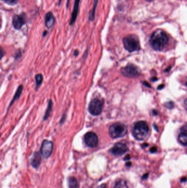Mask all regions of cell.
Here are the masks:
<instances>
[{
	"instance_id": "1",
	"label": "cell",
	"mask_w": 187,
	"mask_h": 188,
	"mask_svg": "<svg viewBox=\"0 0 187 188\" xmlns=\"http://www.w3.org/2000/svg\"><path fill=\"white\" fill-rule=\"evenodd\" d=\"M149 41L150 45L154 50L161 51L168 43V36L163 30L158 29L152 34Z\"/></svg>"
},
{
	"instance_id": "2",
	"label": "cell",
	"mask_w": 187,
	"mask_h": 188,
	"mask_svg": "<svg viewBox=\"0 0 187 188\" xmlns=\"http://www.w3.org/2000/svg\"><path fill=\"white\" fill-rule=\"evenodd\" d=\"M149 132V128L147 123L144 121H139L134 124L132 134L136 139L143 140L147 138Z\"/></svg>"
},
{
	"instance_id": "3",
	"label": "cell",
	"mask_w": 187,
	"mask_h": 188,
	"mask_svg": "<svg viewBox=\"0 0 187 188\" xmlns=\"http://www.w3.org/2000/svg\"><path fill=\"white\" fill-rule=\"evenodd\" d=\"M127 132V128L121 123L112 124L109 128V134L112 138H122L126 135Z\"/></svg>"
},
{
	"instance_id": "4",
	"label": "cell",
	"mask_w": 187,
	"mask_h": 188,
	"mask_svg": "<svg viewBox=\"0 0 187 188\" xmlns=\"http://www.w3.org/2000/svg\"><path fill=\"white\" fill-rule=\"evenodd\" d=\"M123 44L125 49L130 52L137 51L140 45L137 36L135 35H129L123 39Z\"/></svg>"
},
{
	"instance_id": "5",
	"label": "cell",
	"mask_w": 187,
	"mask_h": 188,
	"mask_svg": "<svg viewBox=\"0 0 187 188\" xmlns=\"http://www.w3.org/2000/svg\"><path fill=\"white\" fill-rule=\"evenodd\" d=\"M103 101L98 99L91 101L88 106V111L93 116H97L102 113L103 108Z\"/></svg>"
},
{
	"instance_id": "6",
	"label": "cell",
	"mask_w": 187,
	"mask_h": 188,
	"mask_svg": "<svg viewBox=\"0 0 187 188\" xmlns=\"http://www.w3.org/2000/svg\"><path fill=\"white\" fill-rule=\"evenodd\" d=\"M122 74L128 78H136L139 77L140 71L136 66L133 64H128L121 69Z\"/></svg>"
},
{
	"instance_id": "7",
	"label": "cell",
	"mask_w": 187,
	"mask_h": 188,
	"mask_svg": "<svg viewBox=\"0 0 187 188\" xmlns=\"http://www.w3.org/2000/svg\"><path fill=\"white\" fill-rule=\"evenodd\" d=\"M84 141L86 145L89 147H97L98 144V138L97 134L94 132L87 133L84 136Z\"/></svg>"
},
{
	"instance_id": "8",
	"label": "cell",
	"mask_w": 187,
	"mask_h": 188,
	"mask_svg": "<svg viewBox=\"0 0 187 188\" xmlns=\"http://www.w3.org/2000/svg\"><path fill=\"white\" fill-rule=\"evenodd\" d=\"M53 149L52 141L45 140L43 141L41 147V154L44 158H48L52 153Z\"/></svg>"
},
{
	"instance_id": "9",
	"label": "cell",
	"mask_w": 187,
	"mask_h": 188,
	"mask_svg": "<svg viewBox=\"0 0 187 188\" xmlns=\"http://www.w3.org/2000/svg\"><path fill=\"white\" fill-rule=\"evenodd\" d=\"M128 147L126 145L123 143H118L116 144L112 147L110 150V152L112 155L116 156H118L125 154L126 152L128 151Z\"/></svg>"
},
{
	"instance_id": "10",
	"label": "cell",
	"mask_w": 187,
	"mask_h": 188,
	"mask_svg": "<svg viewBox=\"0 0 187 188\" xmlns=\"http://www.w3.org/2000/svg\"><path fill=\"white\" fill-rule=\"evenodd\" d=\"M25 16L24 13H22L19 15H15L13 17L12 25L16 30H19L25 24Z\"/></svg>"
},
{
	"instance_id": "11",
	"label": "cell",
	"mask_w": 187,
	"mask_h": 188,
	"mask_svg": "<svg viewBox=\"0 0 187 188\" xmlns=\"http://www.w3.org/2000/svg\"><path fill=\"white\" fill-rule=\"evenodd\" d=\"M178 140L180 144L187 146V125H184L181 128Z\"/></svg>"
},
{
	"instance_id": "12",
	"label": "cell",
	"mask_w": 187,
	"mask_h": 188,
	"mask_svg": "<svg viewBox=\"0 0 187 188\" xmlns=\"http://www.w3.org/2000/svg\"><path fill=\"white\" fill-rule=\"evenodd\" d=\"M80 1L81 0H75L74 8H73L72 12V16H71V18H70V22H69L70 25H73L75 23L76 20L77 19Z\"/></svg>"
},
{
	"instance_id": "13",
	"label": "cell",
	"mask_w": 187,
	"mask_h": 188,
	"mask_svg": "<svg viewBox=\"0 0 187 188\" xmlns=\"http://www.w3.org/2000/svg\"><path fill=\"white\" fill-rule=\"evenodd\" d=\"M45 25L48 29L52 28L55 23V18L53 16V13L51 12H48L45 16L44 18Z\"/></svg>"
},
{
	"instance_id": "14",
	"label": "cell",
	"mask_w": 187,
	"mask_h": 188,
	"mask_svg": "<svg viewBox=\"0 0 187 188\" xmlns=\"http://www.w3.org/2000/svg\"><path fill=\"white\" fill-rule=\"evenodd\" d=\"M41 158L40 154L38 152H35L31 160V165L34 168H38L40 165Z\"/></svg>"
},
{
	"instance_id": "15",
	"label": "cell",
	"mask_w": 187,
	"mask_h": 188,
	"mask_svg": "<svg viewBox=\"0 0 187 188\" xmlns=\"http://www.w3.org/2000/svg\"><path fill=\"white\" fill-rule=\"evenodd\" d=\"M114 188H128V185L126 180L121 179L115 182Z\"/></svg>"
},
{
	"instance_id": "16",
	"label": "cell",
	"mask_w": 187,
	"mask_h": 188,
	"mask_svg": "<svg viewBox=\"0 0 187 188\" xmlns=\"http://www.w3.org/2000/svg\"><path fill=\"white\" fill-rule=\"evenodd\" d=\"M98 2V0H94L93 7H92V9L91 10L90 16H89V20L91 22H93L94 19L95 18V13H96V10L97 8Z\"/></svg>"
},
{
	"instance_id": "17",
	"label": "cell",
	"mask_w": 187,
	"mask_h": 188,
	"mask_svg": "<svg viewBox=\"0 0 187 188\" xmlns=\"http://www.w3.org/2000/svg\"><path fill=\"white\" fill-rule=\"evenodd\" d=\"M23 85H20L19 86V88H18L17 90L16 91V94L14 95V96L13 98L12 101H11V104H10V105L9 106V107H8V108H10V107L12 105V104L14 102V101H15L16 100H17V99H19V97H20V95L22 94V91H23Z\"/></svg>"
},
{
	"instance_id": "18",
	"label": "cell",
	"mask_w": 187,
	"mask_h": 188,
	"mask_svg": "<svg viewBox=\"0 0 187 188\" xmlns=\"http://www.w3.org/2000/svg\"><path fill=\"white\" fill-rule=\"evenodd\" d=\"M52 106H53V102L51 100H50L48 104V106H47V110L45 112V114L44 115V120H46V119L49 117L50 113L51 112V111L52 110Z\"/></svg>"
},
{
	"instance_id": "19",
	"label": "cell",
	"mask_w": 187,
	"mask_h": 188,
	"mask_svg": "<svg viewBox=\"0 0 187 188\" xmlns=\"http://www.w3.org/2000/svg\"><path fill=\"white\" fill-rule=\"evenodd\" d=\"M68 185L69 188H77L78 186V183L76 179L74 177H70L68 180Z\"/></svg>"
},
{
	"instance_id": "20",
	"label": "cell",
	"mask_w": 187,
	"mask_h": 188,
	"mask_svg": "<svg viewBox=\"0 0 187 188\" xmlns=\"http://www.w3.org/2000/svg\"><path fill=\"white\" fill-rule=\"evenodd\" d=\"M35 80H36V85L37 87H39L42 83L43 80V76L41 74H38L35 76Z\"/></svg>"
},
{
	"instance_id": "21",
	"label": "cell",
	"mask_w": 187,
	"mask_h": 188,
	"mask_svg": "<svg viewBox=\"0 0 187 188\" xmlns=\"http://www.w3.org/2000/svg\"><path fill=\"white\" fill-rule=\"evenodd\" d=\"M4 2L9 5H16L18 2V0H2Z\"/></svg>"
},
{
	"instance_id": "22",
	"label": "cell",
	"mask_w": 187,
	"mask_h": 188,
	"mask_svg": "<svg viewBox=\"0 0 187 188\" xmlns=\"http://www.w3.org/2000/svg\"><path fill=\"white\" fill-rule=\"evenodd\" d=\"M166 106L167 107V108H168L171 109L174 106V104L172 102H169L166 103Z\"/></svg>"
},
{
	"instance_id": "23",
	"label": "cell",
	"mask_w": 187,
	"mask_h": 188,
	"mask_svg": "<svg viewBox=\"0 0 187 188\" xmlns=\"http://www.w3.org/2000/svg\"><path fill=\"white\" fill-rule=\"evenodd\" d=\"M156 150H157V148H156V146H153V147H152L151 149H150V152H152V153H154V152H155L156 151Z\"/></svg>"
},
{
	"instance_id": "24",
	"label": "cell",
	"mask_w": 187,
	"mask_h": 188,
	"mask_svg": "<svg viewBox=\"0 0 187 188\" xmlns=\"http://www.w3.org/2000/svg\"><path fill=\"white\" fill-rule=\"evenodd\" d=\"M184 106H185V109L187 110V99L184 101Z\"/></svg>"
},
{
	"instance_id": "25",
	"label": "cell",
	"mask_w": 187,
	"mask_h": 188,
	"mask_svg": "<svg viewBox=\"0 0 187 188\" xmlns=\"http://www.w3.org/2000/svg\"><path fill=\"white\" fill-rule=\"evenodd\" d=\"M148 174H145L144 175L143 177V179H147L148 178Z\"/></svg>"
},
{
	"instance_id": "26",
	"label": "cell",
	"mask_w": 187,
	"mask_h": 188,
	"mask_svg": "<svg viewBox=\"0 0 187 188\" xmlns=\"http://www.w3.org/2000/svg\"><path fill=\"white\" fill-rule=\"evenodd\" d=\"M100 188H107V187H106V184H103V185H101V186H100Z\"/></svg>"
},
{
	"instance_id": "27",
	"label": "cell",
	"mask_w": 187,
	"mask_h": 188,
	"mask_svg": "<svg viewBox=\"0 0 187 188\" xmlns=\"http://www.w3.org/2000/svg\"><path fill=\"white\" fill-rule=\"evenodd\" d=\"M164 87V85H159V87L158 88V89H162Z\"/></svg>"
},
{
	"instance_id": "28",
	"label": "cell",
	"mask_w": 187,
	"mask_h": 188,
	"mask_svg": "<svg viewBox=\"0 0 187 188\" xmlns=\"http://www.w3.org/2000/svg\"><path fill=\"white\" fill-rule=\"evenodd\" d=\"M131 164H132V163H131V162H127V163H126V166H131Z\"/></svg>"
},
{
	"instance_id": "29",
	"label": "cell",
	"mask_w": 187,
	"mask_h": 188,
	"mask_svg": "<svg viewBox=\"0 0 187 188\" xmlns=\"http://www.w3.org/2000/svg\"><path fill=\"white\" fill-rule=\"evenodd\" d=\"M186 179H187V178H186L185 177H184V178L181 179V181H182V182H184Z\"/></svg>"
},
{
	"instance_id": "30",
	"label": "cell",
	"mask_w": 187,
	"mask_h": 188,
	"mask_svg": "<svg viewBox=\"0 0 187 188\" xmlns=\"http://www.w3.org/2000/svg\"><path fill=\"white\" fill-rule=\"evenodd\" d=\"M130 158V156H129V155H127V156L125 157V160H129Z\"/></svg>"
},
{
	"instance_id": "31",
	"label": "cell",
	"mask_w": 187,
	"mask_h": 188,
	"mask_svg": "<svg viewBox=\"0 0 187 188\" xmlns=\"http://www.w3.org/2000/svg\"><path fill=\"white\" fill-rule=\"evenodd\" d=\"M69 1H70V0H68V1H67V3H66V8H68V6H69Z\"/></svg>"
},
{
	"instance_id": "32",
	"label": "cell",
	"mask_w": 187,
	"mask_h": 188,
	"mask_svg": "<svg viewBox=\"0 0 187 188\" xmlns=\"http://www.w3.org/2000/svg\"><path fill=\"white\" fill-rule=\"evenodd\" d=\"M47 32L46 31H44V33H43V36H46V35L47 34Z\"/></svg>"
},
{
	"instance_id": "33",
	"label": "cell",
	"mask_w": 187,
	"mask_h": 188,
	"mask_svg": "<svg viewBox=\"0 0 187 188\" xmlns=\"http://www.w3.org/2000/svg\"><path fill=\"white\" fill-rule=\"evenodd\" d=\"M78 51H75V53H74V54H75V55H76V56H77V55H78Z\"/></svg>"
},
{
	"instance_id": "34",
	"label": "cell",
	"mask_w": 187,
	"mask_h": 188,
	"mask_svg": "<svg viewBox=\"0 0 187 188\" xmlns=\"http://www.w3.org/2000/svg\"><path fill=\"white\" fill-rule=\"evenodd\" d=\"M147 1H148V2H152V1H154V0H146Z\"/></svg>"
},
{
	"instance_id": "35",
	"label": "cell",
	"mask_w": 187,
	"mask_h": 188,
	"mask_svg": "<svg viewBox=\"0 0 187 188\" xmlns=\"http://www.w3.org/2000/svg\"><path fill=\"white\" fill-rule=\"evenodd\" d=\"M61 1H62V0H59V3H58V6H59V5H60V2H61Z\"/></svg>"
},
{
	"instance_id": "36",
	"label": "cell",
	"mask_w": 187,
	"mask_h": 188,
	"mask_svg": "<svg viewBox=\"0 0 187 188\" xmlns=\"http://www.w3.org/2000/svg\"><path fill=\"white\" fill-rule=\"evenodd\" d=\"M186 85H187V82H186Z\"/></svg>"
}]
</instances>
